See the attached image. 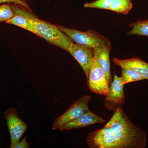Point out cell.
<instances>
[{
  "instance_id": "15",
  "label": "cell",
  "mask_w": 148,
  "mask_h": 148,
  "mask_svg": "<svg viewBox=\"0 0 148 148\" xmlns=\"http://www.w3.org/2000/svg\"><path fill=\"white\" fill-rule=\"evenodd\" d=\"M121 77L122 84L124 85L129 83L140 81L144 79L134 71L127 68H121Z\"/></svg>"
},
{
  "instance_id": "7",
  "label": "cell",
  "mask_w": 148,
  "mask_h": 148,
  "mask_svg": "<svg viewBox=\"0 0 148 148\" xmlns=\"http://www.w3.org/2000/svg\"><path fill=\"white\" fill-rule=\"evenodd\" d=\"M124 85L122 84L121 77L115 73L114 79L109 88L108 93L105 96V106L109 110H114L117 107L124 104L125 95L123 91Z\"/></svg>"
},
{
  "instance_id": "6",
  "label": "cell",
  "mask_w": 148,
  "mask_h": 148,
  "mask_svg": "<svg viewBox=\"0 0 148 148\" xmlns=\"http://www.w3.org/2000/svg\"><path fill=\"white\" fill-rule=\"evenodd\" d=\"M5 117L6 120L11 138V148H15L21 137L28 128L26 123L17 116L15 109L10 108L6 111Z\"/></svg>"
},
{
  "instance_id": "13",
  "label": "cell",
  "mask_w": 148,
  "mask_h": 148,
  "mask_svg": "<svg viewBox=\"0 0 148 148\" xmlns=\"http://www.w3.org/2000/svg\"><path fill=\"white\" fill-rule=\"evenodd\" d=\"M132 7L131 0H113L108 10L125 15L132 9Z\"/></svg>"
},
{
  "instance_id": "10",
  "label": "cell",
  "mask_w": 148,
  "mask_h": 148,
  "mask_svg": "<svg viewBox=\"0 0 148 148\" xmlns=\"http://www.w3.org/2000/svg\"><path fill=\"white\" fill-rule=\"evenodd\" d=\"M114 64L121 68L132 70L140 75L144 79L148 80V63L138 57L121 60L115 58L113 59Z\"/></svg>"
},
{
  "instance_id": "11",
  "label": "cell",
  "mask_w": 148,
  "mask_h": 148,
  "mask_svg": "<svg viewBox=\"0 0 148 148\" xmlns=\"http://www.w3.org/2000/svg\"><path fill=\"white\" fill-rule=\"evenodd\" d=\"M106 120L93 113L89 110L79 118L63 125L59 128L61 131L87 127L91 125L104 123Z\"/></svg>"
},
{
  "instance_id": "9",
  "label": "cell",
  "mask_w": 148,
  "mask_h": 148,
  "mask_svg": "<svg viewBox=\"0 0 148 148\" xmlns=\"http://www.w3.org/2000/svg\"><path fill=\"white\" fill-rule=\"evenodd\" d=\"M19 6L20 5L14 4L11 5L14 15L12 18L6 22L7 24L20 27L37 35L34 28L30 23V21L35 17V15L32 14V12L26 10L19 7Z\"/></svg>"
},
{
  "instance_id": "5",
  "label": "cell",
  "mask_w": 148,
  "mask_h": 148,
  "mask_svg": "<svg viewBox=\"0 0 148 148\" xmlns=\"http://www.w3.org/2000/svg\"><path fill=\"white\" fill-rule=\"evenodd\" d=\"M91 97L84 95L75 101L67 111L53 121L52 129L58 130L63 125L79 118L89 110L88 103Z\"/></svg>"
},
{
  "instance_id": "16",
  "label": "cell",
  "mask_w": 148,
  "mask_h": 148,
  "mask_svg": "<svg viewBox=\"0 0 148 148\" xmlns=\"http://www.w3.org/2000/svg\"><path fill=\"white\" fill-rule=\"evenodd\" d=\"M14 15L11 5L4 4L0 5V22L8 21L13 17Z\"/></svg>"
},
{
  "instance_id": "2",
  "label": "cell",
  "mask_w": 148,
  "mask_h": 148,
  "mask_svg": "<svg viewBox=\"0 0 148 148\" xmlns=\"http://www.w3.org/2000/svg\"><path fill=\"white\" fill-rule=\"evenodd\" d=\"M37 33V36L62 49L69 51L73 44L71 38L61 31L58 26L41 20L35 16L30 21Z\"/></svg>"
},
{
  "instance_id": "17",
  "label": "cell",
  "mask_w": 148,
  "mask_h": 148,
  "mask_svg": "<svg viewBox=\"0 0 148 148\" xmlns=\"http://www.w3.org/2000/svg\"><path fill=\"white\" fill-rule=\"evenodd\" d=\"M113 0H97L91 3H86L84 7L86 8H95L108 10Z\"/></svg>"
},
{
  "instance_id": "3",
  "label": "cell",
  "mask_w": 148,
  "mask_h": 148,
  "mask_svg": "<svg viewBox=\"0 0 148 148\" xmlns=\"http://www.w3.org/2000/svg\"><path fill=\"white\" fill-rule=\"evenodd\" d=\"M61 31L69 36L76 43L93 48H99L110 47L109 38L94 30L86 32H80L75 29H69L63 26H58Z\"/></svg>"
},
{
  "instance_id": "18",
  "label": "cell",
  "mask_w": 148,
  "mask_h": 148,
  "mask_svg": "<svg viewBox=\"0 0 148 148\" xmlns=\"http://www.w3.org/2000/svg\"><path fill=\"white\" fill-rule=\"evenodd\" d=\"M5 3H13L14 4L24 7V8L27 9L28 10L30 11V12H32L31 9L29 8L28 4L24 1H22V0H0V4Z\"/></svg>"
},
{
  "instance_id": "12",
  "label": "cell",
  "mask_w": 148,
  "mask_h": 148,
  "mask_svg": "<svg viewBox=\"0 0 148 148\" xmlns=\"http://www.w3.org/2000/svg\"><path fill=\"white\" fill-rule=\"evenodd\" d=\"M111 49V46L94 49V54L100 65L106 72V76L110 86L112 81L110 60V53Z\"/></svg>"
},
{
  "instance_id": "8",
  "label": "cell",
  "mask_w": 148,
  "mask_h": 148,
  "mask_svg": "<svg viewBox=\"0 0 148 148\" xmlns=\"http://www.w3.org/2000/svg\"><path fill=\"white\" fill-rule=\"evenodd\" d=\"M68 52L79 64L87 79L90 64L95 56L94 48L73 43Z\"/></svg>"
},
{
  "instance_id": "1",
  "label": "cell",
  "mask_w": 148,
  "mask_h": 148,
  "mask_svg": "<svg viewBox=\"0 0 148 148\" xmlns=\"http://www.w3.org/2000/svg\"><path fill=\"white\" fill-rule=\"evenodd\" d=\"M86 140L90 148H144L147 138L146 132L133 124L119 106L106 125L89 133Z\"/></svg>"
},
{
  "instance_id": "19",
  "label": "cell",
  "mask_w": 148,
  "mask_h": 148,
  "mask_svg": "<svg viewBox=\"0 0 148 148\" xmlns=\"http://www.w3.org/2000/svg\"><path fill=\"white\" fill-rule=\"evenodd\" d=\"M29 147V144L27 142V135L20 142H18L14 148H28Z\"/></svg>"
},
{
  "instance_id": "4",
  "label": "cell",
  "mask_w": 148,
  "mask_h": 148,
  "mask_svg": "<svg viewBox=\"0 0 148 148\" xmlns=\"http://www.w3.org/2000/svg\"><path fill=\"white\" fill-rule=\"evenodd\" d=\"M88 85L90 91L106 96L110 87L106 72L100 65L95 56L90 64Z\"/></svg>"
},
{
  "instance_id": "14",
  "label": "cell",
  "mask_w": 148,
  "mask_h": 148,
  "mask_svg": "<svg viewBox=\"0 0 148 148\" xmlns=\"http://www.w3.org/2000/svg\"><path fill=\"white\" fill-rule=\"evenodd\" d=\"M129 27L132 29L127 34L148 36V19L138 20L130 24Z\"/></svg>"
}]
</instances>
